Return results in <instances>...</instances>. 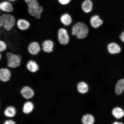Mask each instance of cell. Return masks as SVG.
I'll return each instance as SVG.
<instances>
[{
    "label": "cell",
    "instance_id": "21",
    "mask_svg": "<svg viewBox=\"0 0 124 124\" xmlns=\"http://www.w3.org/2000/svg\"><path fill=\"white\" fill-rule=\"evenodd\" d=\"M88 85L84 82H80L77 85V89L78 92L82 94H85L88 91Z\"/></svg>",
    "mask_w": 124,
    "mask_h": 124
},
{
    "label": "cell",
    "instance_id": "19",
    "mask_svg": "<svg viewBox=\"0 0 124 124\" xmlns=\"http://www.w3.org/2000/svg\"><path fill=\"white\" fill-rule=\"evenodd\" d=\"M16 114L15 108L13 106L8 107L5 109L4 114L6 117H14Z\"/></svg>",
    "mask_w": 124,
    "mask_h": 124
},
{
    "label": "cell",
    "instance_id": "3",
    "mask_svg": "<svg viewBox=\"0 0 124 124\" xmlns=\"http://www.w3.org/2000/svg\"><path fill=\"white\" fill-rule=\"evenodd\" d=\"M88 33L89 29L87 26L83 23H78L72 27V34L78 38L84 39L87 36Z\"/></svg>",
    "mask_w": 124,
    "mask_h": 124
},
{
    "label": "cell",
    "instance_id": "24",
    "mask_svg": "<svg viewBox=\"0 0 124 124\" xmlns=\"http://www.w3.org/2000/svg\"><path fill=\"white\" fill-rule=\"evenodd\" d=\"M8 48L7 43L4 40H0V53H4L7 51Z\"/></svg>",
    "mask_w": 124,
    "mask_h": 124
},
{
    "label": "cell",
    "instance_id": "8",
    "mask_svg": "<svg viewBox=\"0 0 124 124\" xmlns=\"http://www.w3.org/2000/svg\"><path fill=\"white\" fill-rule=\"evenodd\" d=\"M27 11L29 15L35 18L39 19L41 18L42 15L44 11V8L41 5L34 8H27Z\"/></svg>",
    "mask_w": 124,
    "mask_h": 124
},
{
    "label": "cell",
    "instance_id": "20",
    "mask_svg": "<svg viewBox=\"0 0 124 124\" xmlns=\"http://www.w3.org/2000/svg\"><path fill=\"white\" fill-rule=\"evenodd\" d=\"M112 114L116 118L120 119L124 116V111L121 108L116 107L113 109Z\"/></svg>",
    "mask_w": 124,
    "mask_h": 124
},
{
    "label": "cell",
    "instance_id": "4",
    "mask_svg": "<svg viewBox=\"0 0 124 124\" xmlns=\"http://www.w3.org/2000/svg\"><path fill=\"white\" fill-rule=\"evenodd\" d=\"M57 39L58 42L62 46H66L69 43V36L67 30L63 28H59L57 31Z\"/></svg>",
    "mask_w": 124,
    "mask_h": 124
},
{
    "label": "cell",
    "instance_id": "10",
    "mask_svg": "<svg viewBox=\"0 0 124 124\" xmlns=\"http://www.w3.org/2000/svg\"><path fill=\"white\" fill-rule=\"evenodd\" d=\"M26 66L28 70L31 72H36L39 69V64L36 60L33 59H30L28 60Z\"/></svg>",
    "mask_w": 124,
    "mask_h": 124
},
{
    "label": "cell",
    "instance_id": "11",
    "mask_svg": "<svg viewBox=\"0 0 124 124\" xmlns=\"http://www.w3.org/2000/svg\"><path fill=\"white\" fill-rule=\"evenodd\" d=\"M21 93L22 96L27 100L32 98L35 94L33 90L27 86H24L23 88L21 91Z\"/></svg>",
    "mask_w": 124,
    "mask_h": 124
},
{
    "label": "cell",
    "instance_id": "22",
    "mask_svg": "<svg viewBox=\"0 0 124 124\" xmlns=\"http://www.w3.org/2000/svg\"><path fill=\"white\" fill-rule=\"evenodd\" d=\"M94 121V117L91 115H86L84 116L82 118V122L85 124H93Z\"/></svg>",
    "mask_w": 124,
    "mask_h": 124
},
{
    "label": "cell",
    "instance_id": "29",
    "mask_svg": "<svg viewBox=\"0 0 124 124\" xmlns=\"http://www.w3.org/2000/svg\"><path fill=\"white\" fill-rule=\"evenodd\" d=\"M8 0L10 1H16V0Z\"/></svg>",
    "mask_w": 124,
    "mask_h": 124
},
{
    "label": "cell",
    "instance_id": "6",
    "mask_svg": "<svg viewBox=\"0 0 124 124\" xmlns=\"http://www.w3.org/2000/svg\"><path fill=\"white\" fill-rule=\"evenodd\" d=\"M42 51L46 54H50L53 52L55 43L52 39H47L44 40L41 43Z\"/></svg>",
    "mask_w": 124,
    "mask_h": 124
},
{
    "label": "cell",
    "instance_id": "9",
    "mask_svg": "<svg viewBox=\"0 0 124 124\" xmlns=\"http://www.w3.org/2000/svg\"><path fill=\"white\" fill-rule=\"evenodd\" d=\"M0 10L2 13H12L14 10V8L10 1H3L0 3Z\"/></svg>",
    "mask_w": 124,
    "mask_h": 124
},
{
    "label": "cell",
    "instance_id": "13",
    "mask_svg": "<svg viewBox=\"0 0 124 124\" xmlns=\"http://www.w3.org/2000/svg\"><path fill=\"white\" fill-rule=\"evenodd\" d=\"M108 49L109 53L112 54L120 53L121 50L120 46L115 43H109L108 46Z\"/></svg>",
    "mask_w": 124,
    "mask_h": 124
},
{
    "label": "cell",
    "instance_id": "25",
    "mask_svg": "<svg viewBox=\"0 0 124 124\" xmlns=\"http://www.w3.org/2000/svg\"><path fill=\"white\" fill-rule=\"evenodd\" d=\"M59 3L62 5H65L70 2L71 0H58Z\"/></svg>",
    "mask_w": 124,
    "mask_h": 124
},
{
    "label": "cell",
    "instance_id": "15",
    "mask_svg": "<svg viewBox=\"0 0 124 124\" xmlns=\"http://www.w3.org/2000/svg\"><path fill=\"white\" fill-rule=\"evenodd\" d=\"M90 24L93 27L97 28L103 24V21L100 19L98 16L96 15L91 17V18Z\"/></svg>",
    "mask_w": 124,
    "mask_h": 124
},
{
    "label": "cell",
    "instance_id": "12",
    "mask_svg": "<svg viewBox=\"0 0 124 124\" xmlns=\"http://www.w3.org/2000/svg\"><path fill=\"white\" fill-rule=\"evenodd\" d=\"M11 74L10 70L7 68H2L0 70V80L5 82L10 80Z\"/></svg>",
    "mask_w": 124,
    "mask_h": 124
},
{
    "label": "cell",
    "instance_id": "14",
    "mask_svg": "<svg viewBox=\"0 0 124 124\" xmlns=\"http://www.w3.org/2000/svg\"><path fill=\"white\" fill-rule=\"evenodd\" d=\"M60 21L63 25L68 26L72 23V20L71 17L69 14L64 13L60 16Z\"/></svg>",
    "mask_w": 124,
    "mask_h": 124
},
{
    "label": "cell",
    "instance_id": "1",
    "mask_svg": "<svg viewBox=\"0 0 124 124\" xmlns=\"http://www.w3.org/2000/svg\"><path fill=\"white\" fill-rule=\"evenodd\" d=\"M0 53L2 54L1 59L5 60L6 64L8 67L15 69L21 66L22 58L19 54L9 51H6L2 53Z\"/></svg>",
    "mask_w": 124,
    "mask_h": 124
},
{
    "label": "cell",
    "instance_id": "2",
    "mask_svg": "<svg viewBox=\"0 0 124 124\" xmlns=\"http://www.w3.org/2000/svg\"><path fill=\"white\" fill-rule=\"evenodd\" d=\"M16 19L12 13H2L0 15V28L7 31H10L16 24Z\"/></svg>",
    "mask_w": 124,
    "mask_h": 124
},
{
    "label": "cell",
    "instance_id": "26",
    "mask_svg": "<svg viewBox=\"0 0 124 124\" xmlns=\"http://www.w3.org/2000/svg\"><path fill=\"white\" fill-rule=\"evenodd\" d=\"M15 122L12 120H7L5 121L4 123V124H15Z\"/></svg>",
    "mask_w": 124,
    "mask_h": 124
},
{
    "label": "cell",
    "instance_id": "5",
    "mask_svg": "<svg viewBox=\"0 0 124 124\" xmlns=\"http://www.w3.org/2000/svg\"><path fill=\"white\" fill-rule=\"evenodd\" d=\"M28 52L32 56L38 55L42 51L41 43L37 41H32L29 43L27 47Z\"/></svg>",
    "mask_w": 124,
    "mask_h": 124
},
{
    "label": "cell",
    "instance_id": "18",
    "mask_svg": "<svg viewBox=\"0 0 124 124\" xmlns=\"http://www.w3.org/2000/svg\"><path fill=\"white\" fill-rule=\"evenodd\" d=\"M34 108V105L31 102H26L23 105V111L25 114H29L32 112Z\"/></svg>",
    "mask_w": 124,
    "mask_h": 124
},
{
    "label": "cell",
    "instance_id": "23",
    "mask_svg": "<svg viewBox=\"0 0 124 124\" xmlns=\"http://www.w3.org/2000/svg\"><path fill=\"white\" fill-rule=\"evenodd\" d=\"M27 8H34L40 5L38 0H24Z\"/></svg>",
    "mask_w": 124,
    "mask_h": 124
},
{
    "label": "cell",
    "instance_id": "27",
    "mask_svg": "<svg viewBox=\"0 0 124 124\" xmlns=\"http://www.w3.org/2000/svg\"><path fill=\"white\" fill-rule=\"evenodd\" d=\"M120 38L122 42L124 43V31L121 34Z\"/></svg>",
    "mask_w": 124,
    "mask_h": 124
},
{
    "label": "cell",
    "instance_id": "16",
    "mask_svg": "<svg viewBox=\"0 0 124 124\" xmlns=\"http://www.w3.org/2000/svg\"><path fill=\"white\" fill-rule=\"evenodd\" d=\"M93 3L91 0H85L82 5V8L84 12L88 13L92 11Z\"/></svg>",
    "mask_w": 124,
    "mask_h": 124
},
{
    "label": "cell",
    "instance_id": "28",
    "mask_svg": "<svg viewBox=\"0 0 124 124\" xmlns=\"http://www.w3.org/2000/svg\"><path fill=\"white\" fill-rule=\"evenodd\" d=\"M113 124H122V123H120V122H114V123H113Z\"/></svg>",
    "mask_w": 124,
    "mask_h": 124
},
{
    "label": "cell",
    "instance_id": "7",
    "mask_svg": "<svg viewBox=\"0 0 124 124\" xmlns=\"http://www.w3.org/2000/svg\"><path fill=\"white\" fill-rule=\"evenodd\" d=\"M16 27L20 31H27L30 29L31 23L29 20L23 18H18L16 20Z\"/></svg>",
    "mask_w": 124,
    "mask_h": 124
},
{
    "label": "cell",
    "instance_id": "17",
    "mask_svg": "<svg viewBox=\"0 0 124 124\" xmlns=\"http://www.w3.org/2000/svg\"><path fill=\"white\" fill-rule=\"evenodd\" d=\"M124 91V78L118 80L116 85L115 92L117 95H120Z\"/></svg>",
    "mask_w": 124,
    "mask_h": 124
}]
</instances>
